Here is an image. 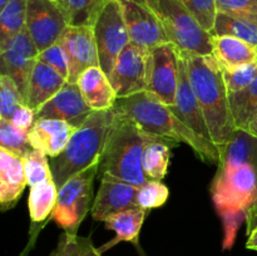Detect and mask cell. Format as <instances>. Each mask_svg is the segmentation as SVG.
<instances>
[{
  "label": "cell",
  "instance_id": "8",
  "mask_svg": "<svg viewBox=\"0 0 257 256\" xmlns=\"http://www.w3.org/2000/svg\"><path fill=\"white\" fill-rule=\"evenodd\" d=\"M99 67L109 77L118 55L131 43L119 0H108L92 25Z\"/></svg>",
  "mask_w": 257,
  "mask_h": 256
},
{
  "label": "cell",
  "instance_id": "2",
  "mask_svg": "<svg viewBox=\"0 0 257 256\" xmlns=\"http://www.w3.org/2000/svg\"><path fill=\"white\" fill-rule=\"evenodd\" d=\"M180 52L186 63L188 79L205 114L212 142L220 150L237 130L222 70L212 54Z\"/></svg>",
  "mask_w": 257,
  "mask_h": 256
},
{
  "label": "cell",
  "instance_id": "15",
  "mask_svg": "<svg viewBox=\"0 0 257 256\" xmlns=\"http://www.w3.org/2000/svg\"><path fill=\"white\" fill-rule=\"evenodd\" d=\"M59 43L69 60V80L77 83L78 78L90 67L99 65L97 44L92 27L69 25L63 33Z\"/></svg>",
  "mask_w": 257,
  "mask_h": 256
},
{
  "label": "cell",
  "instance_id": "39",
  "mask_svg": "<svg viewBox=\"0 0 257 256\" xmlns=\"http://www.w3.org/2000/svg\"><path fill=\"white\" fill-rule=\"evenodd\" d=\"M38 59L54 68L59 74H62L65 79L69 80V60H68V55L64 48L62 47L59 42L40 52Z\"/></svg>",
  "mask_w": 257,
  "mask_h": 256
},
{
  "label": "cell",
  "instance_id": "19",
  "mask_svg": "<svg viewBox=\"0 0 257 256\" xmlns=\"http://www.w3.org/2000/svg\"><path fill=\"white\" fill-rule=\"evenodd\" d=\"M77 84L93 110H108L114 107L117 94L109 77L99 65L84 70L78 78Z\"/></svg>",
  "mask_w": 257,
  "mask_h": 256
},
{
  "label": "cell",
  "instance_id": "40",
  "mask_svg": "<svg viewBox=\"0 0 257 256\" xmlns=\"http://www.w3.org/2000/svg\"><path fill=\"white\" fill-rule=\"evenodd\" d=\"M37 120V113L35 110H33L29 105L22 104L15 113L13 114V117L10 118V122L15 125L19 130L25 131V132H29L30 128L33 127V124Z\"/></svg>",
  "mask_w": 257,
  "mask_h": 256
},
{
  "label": "cell",
  "instance_id": "7",
  "mask_svg": "<svg viewBox=\"0 0 257 256\" xmlns=\"http://www.w3.org/2000/svg\"><path fill=\"white\" fill-rule=\"evenodd\" d=\"M100 160L73 176L58 190L52 217L68 233H78L80 223L93 206V182L99 172Z\"/></svg>",
  "mask_w": 257,
  "mask_h": 256
},
{
  "label": "cell",
  "instance_id": "14",
  "mask_svg": "<svg viewBox=\"0 0 257 256\" xmlns=\"http://www.w3.org/2000/svg\"><path fill=\"white\" fill-rule=\"evenodd\" d=\"M137 186L125 182L109 173H102L99 191L93 201V218L104 222L115 213L137 208Z\"/></svg>",
  "mask_w": 257,
  "mask_h": 256
},
{
  "label": "cell",
  "instance_id": "13",
  "mask_svg": "<svg viewBox=\"0 0 257 256\" xmlns=\"http://www.w3.org/2000/svg\"><path fill=\"white\" fill-rule=\"evenodd\" d=\"M150 57L133 43L118 55L109 75L117 98L130 97L147 89Z\"/></svg>",
  "mask_w": 257,
  "mask_h": 256
},
{
  "label": "cell",
  "instance_id": "18",
  "mask_svg": "<svg viewBox=\"0 0 257 256\" xmlns=\"http://www.w3.org/2000/svg\"><path fill=\"white\" fill-rule=\"evenodd\" d=\"M75 130L77 128L65 120L37 118L28 133V141L33 150L42 151L48 157L53 158L65 150Z\"/></svg>",
  "mask_w": 257,
  "mask_h": 256
},
{
  "label": "cell",
  "instance_id": "46",
  "mask_svg": "<svg viewBox=\"0 0 257 256\" xmlns=\"http://www.w3.org/2000/svg\"><path fill=\"white\" fill-rule=\"evenodd\" d=\"M256 49H257V47H256Z\"/></svg>",
  "mask_w": 257,
  "mask_h": 256
},
{
  "label": "cell",
  "instance_id": "9",
  "mask_svg": "<svg viewBox=\"0 0 257 256\" xmlns=\"http://www.w3.org/2000/svg\"><path fill=\"white\" fill-rule=\"evenodd\" d=\"M27 29L0 42V69L15 82L27 103L30 75L39 57Z\"/></svg>",
  "mask_w": 257,
  "mask_h": 256
},
{
  "label": "cell",
  "instance_id": "32",
  "mask_svg": "<svg viewBox=\"0 0 257 256\" xmlns=\"http://www.w3.org/2000/svg\"><path fill=\"white\" fill-rule=\"evenodd\" d=\"M24 163L25 176L28 185L30 187L53 180L52 168H50L49 158L45 153L38 150H30L22 158Z\"/></svg>",
  "mask_w": 257,
  "mask_h": 256
},
{
  "label": "cell",
  "instance_id": "45",
  "mask_svg": "<svg viewBox=\"0 0 257 256\" xmlns=\"http://www.w3.org/2000/svg\"><path fill=\"white\" fill-rule=\"evenodd\" d=\"M138 2H141V3H143V4H146V3H147V0H138Z\"/></svg>",
  "mask_w": 257,
  "mask_h": 256
},
{
  "label": "cell",
  "instance_id": "5",
  "mask_svg": "<svg viewBox=\"0 0 257 256\" xmlns=\"http://www.w3.org/2000/svg\"><path fill=\"white\" fill-rule=\"evenodd\" d=\"M113 119V108L108 110H94L88 119L74 131L65 150L57 157L50 158L53 181L58 190L73 176L100 160Z\"/></svg>",
  "mask_w": 257,
  "mask_h": 256
},
{
  "label": "cell",
  "instance_id": "44",
  "mask_svg": "<svg viewBox=\"0 0 257 256\" xmlns=\"http://www.w3.org/2000/svg\"><path fill=\"white\" fill-rule=\"evenodd\" d=\"M9 2H10V0H0V10H2L3 8H4L5 5H7Z\"/></svg>",
  "mask_w": 257,
  "mask_h": 256
},
{
  "label": "cell",
  "instance_id": "28",
  "mask_svg": "<svg viewBox=\"0 0 257 256\" xmlns=\"http://www.w3.org/2000/svg\"><path fill=\"white\" fill-rule=\"evenodd\" d=\"M172 143L163 140H155L147 145L143 155V170L148 180L162 181L166 177L170 163Z\"/></svg>",
  "mask_w": 257,
  "mask_h": 256
},
{
  "label": "cell",
  "instance_id": "24",
  "mask_svg": "<svg viewBox=\"0 0 257 256\" xmlns=\"http://www.w3.org/2000/svg\"><path fill=\"white\" fill-rule=\"evenodd\" d=\"M248 163L257 170V138L245 130H236L220 148L218 163Z\"/></svg>",
  "mask_w": 257,
  "mask_h": 256
},
{
  "label": "cell",
  "instance_id": "38",
  "mask_svg": "<svg viewBox=\"0 0 257 256\" xmlns=\"http://www.w3.org/2000/svg\"><path fill=\"white\" fill-rule=\"evenodd\" d=\"M217 12L257 20V0H216Z\"/></svg>",
  "mask_w": 257,
  "mask_h": 256
},
{
  "label": "cell",
  "instance_id": "30",
  "mask_svg": "<svg viewBox=\"0 0 257 256\" xmlns=\"http://www.w3.org/2000/svg\"><path fill=\"white\" fill-rule=\"evenodd\" d=\"M28 0H10L0 10V42L25 29Z\"/></svg>",
  "mask_w": 257,
  "mask_h": 256
},
{
  "label": "cell",
  "instance_id": "26",
  "mask_svg": "<svg viewBox=\"0 0 257 256\" xmlns=\"http://www.w3.org/2000/svg\"><path fill=\"white\" fill-rule=\"evenodd\" d=\"M212 35L238 38L257 47V20L233 17L217 12Z\"/></svg>",
  "mask_w": 257,
  "mask_h": 256
},
{
  "label": "cell",
  "instance_id": "11",
  "mask_svg": "<svg viewBox=\"0 0 257 256\" xmlns=\"http://www.w3.org/2000/svg\"><path fill=\"white\" fill-rule=\"evenodd\" d=\"M180 75V49L171 42L152 50L148 63L147 89L161 102L172 107L176 100Z\"/></svg>",
  "mask_w": 257,
  "mask_h": 256
},
{
  "label": "cell",
  "instance_id": "23",
  "mask_svg": "<svg viewBox=\"0 0 257 256\" xmlns=\"http://www.w3.org/2000/svg\"><path fill=\"white\" fill-rule=\"evenodd\" d=\"M146 218V210L143 208H131V210L122 211L119 213L110 216L104 221L105 227L115 232V237L112 241L107 242L99 247L100 252H104L108 248L113 247L122 241L133 243L135 246H140V232Z\"/></svg>",
  "mask_w": 257,
  "mask_h": 256
},
{
  "label": "cell",
  "instance_id": "43",
  "mask_svg": "<svg viewBox=\"0 0 257 256\" xmlns=\"http://www.w3.org/2000/svg\"><path fill=\"white\" fill-rule=\"evenodd\" d=\"M245 131H247L248 133H251V135L255 136V137L257 138V112H256V114L253 115L252 119H251V122L248 123L247 128H246Z\"/></svg>",
  "mask_w": 257,
  "mask_h": 256
},
{
  "label": "cell",
  "instance_id": "37",
  "mask_svg": "<svg viewBox=\"0 0 257 256\" xmlns=\"http://www.w3.org/2000/svg\"><path fill=\"white\" fill-rule=\"evenodd\" d=\"M182 3L192 13L201 27L212 34L217 15L216 0H182Z\"/></svg>",
  "mask_w": 257,
  "mask_h": 256
},
{
  "label": "cell",
  "instance_id": "6",
  "mask_svg": "<svg viewBox=\"0 0 257 256\" xmlns=\"http://www.w3.org/2000/svg\"><path fill=\"white\" fill-rule=\"evenodd\" d=\"M146 4L160 18L168 42L182 52L212 54V34L201 27L182 0H147Z\"/></svg>",
  "mask_w": 257,
  "mask_h": 256
},
{
  "label": "cell",
  "instance_id": "29",
  "mask_svg": "<svg viewBox=\"0 0 257 256\" xmlns=\"http://www.w3.org/2000/svg\"><path fill=\"white\" fill-rule=\"evenodd\" d=\"M64 10L69 25L92 27L95 17L108 0H57Z\"/></svg>",
  "mask_w": 257,
  "mask_h": 256
},
{
  "label": "cell",
  "instance_id": "10",
  "mask_svg": "<svg viewBox=\"0 0 257 256\" xmlns=\"http://www.w3.org/2000/svg\"><path fill=\"white\" fill-rule=\"evenodd\" d=\"M68 27L67 15L57 0H28L25 29L39 52L59 42Z\"/></svg>",
  "mask_w": 257,
  "mask_h": 256
},
{
  "label": "cell",
  "instance_id": "22",
  "mask_svg": "<svg viewBox=\"0 0 257 256\" xmlns=\"http://www.w3.org/2000/svg\"><path fill=\"white\" fill-rule=\"evenodd\" d=\"M212 55L221 68H233L257 60L255 45L227 35H212Z\"/></svg>",
  "mask_w": 257,
  "mask_h": 256
},
{
  "label": "cell",
  "instance_id": "33",
  "mask_svg": "<svg viewBox=\"0 0 257 256\" xmlns=\"http://www.w3.org/2000/svg\"><path fill=\"white\" fill-rule=\"evenodd\" d=\"M28 133L15 127L9 119H0V148L23 158L33 150L28 141Z\"/></svg>",
  "mask_w": 257,
  "mask_h": 256
},
{
  "label": "cell",
  "instance_id": "21",
  "mask_svg": "<svg viewBox=\"0 0 257 256\" xmlns=\"http://www.w3.org/2000/svg\"><path fill=\"white\" fill-rule=\"evenodd\" d=\"M67 82L68 80L54 68L38 59L30 75L25 104L29 105L37 113L48 100L52 99L67 84Z\"/></svg>",
  "mask_w": 257,
  "mask_h": 256
},
{
  "label": "cell",
  "instance_id": "31",
  "mask_svg": "<svg viewBox=\"0 0 257 256\" xmlns=\"http://www.w3.org/2000/svg\"><path fill=\"white\" fill-rule=\"evenodd\" d=\"M50 256H102V252L93 245L90 237L63 232Z\"/></svg>",
  "mask_w": 257,
  "mask_h": 256
},
{
  "label": "cell",
  "instance_id": "3",
  "mask_svg": "<svg viewBox=\"0 0 257 256\" xmlns=\"http://www.w3.org/2000/svg\"><path fill=\"white\" fill-rule=\"evenodd\" d=\"M211 187L213 203L225 227L223 248H231L246 212L257 202V170L248 163H218Z\"/></svg>",
  "mask_w": 257,
  "mask_h": 256
},
{
  "label": "cell",
  "instance_id": "41",
  "mask_svg": "<svg viewBox=\"0 0 257 256\" xmlns=\"http://www.w3.org/2000/svg\"><path fill=\"white\" fill-rule=\"evenodd\" d=\"M246 225H247V235L257 230V202L253 203L246 212Z\"/></svg>",
  "mask_w": 257,
  "mask_h": 256
},
{
  "label": "cell",
  "instance_id": "27",
  "mask_svg": "<svg viewBox=\"0 0 257 256\" xmlns=\"http://www.w3.org/2000/svg\"><path fill=\"white\" fill-rule=\"evenodd\" d=\"M228 99L236 128L246 130L257 112V77L243 89L228 93Z\"/></svg>",
  "mask_w": 257,
  "mask_h": 256
},
{
  "label": "cell",
  "instance_id": "20",
  "mask_svg": "<svg viewBox=\"0 0 257 256\" xmlns=\"http://www.w3.org/2000/svg\"><path fill=\"white\" fill-rule=\"evenodd\" d=\"M23 160L0 148V203L3 210L12 208L27 187Z\"/></svg>",
  "mask_w": 257,
  "mask_h": 256
},
{
  "label": "cell",
  "instance_id": "36",
  "mask_svg": "<svg viewBox=\"0 0 257 256\" xmlns=\"http://www.w3.org/2000/svg\"><path fill=\"white\" fill-rule=\"evenodd\" d=\"M170 191L162 181L148 180L145 185L138 187L137 203L143 210H152L161 207L167 201Z\"/></svg>",
  "mask_w": 257,
  "mask_h": 256
},
{
  "label": "cell",
  "instance_id": "17",
  "mask_svg": "<svg viewBox=\"0 0 257 256\" xmlns=\"http://www.w3.org/2000/svg\"><path fill=\"white\" fill-rule=\"evenodd\" d=\"M172 112L191 128L193 132L197 133L203 140L212 142L210 130L206 122L205 114L202 112L197 97H196L193 88L188 79L186 63L180 52V75H178V87L176 93L175 104L171 107ZM213 143V142H212Z\"/></svg>",
  "mask_w": 257,
  "mask_h": 256
},
{
  "label": "cell",
  "instance_id": "4",
  "mask_svg": "<svg viewBox=\"0 0 257 256\" xmlns=\"http://www.w3.org/2000/svg\"><path fill=\"white\" fill-rule=\"evenodd\" d=\"M155 140L161 138L148 135L127 114L114 109V119L100 157L99 172L141 187L148 181L143 170V155L148 143Z\"/></svg>",
  "mask_w": 257,
  "mask_h": 256
},
{
  "label": "cell",
  "instance_id": "35",
  "mask_svg": "<svg viewBox=\"0 0 257 256\" xmlns=\"http://www.w3.org/2000/svg\"><path fill=\"white\" fill-rule=\"evenodd\" d=\"M221 70L228 93H235L246 88L255 80L257 77V60L233 68H221Z\"/></svg>",
  "mask_w": 257,
  "mask_h": 256
},
{
  "label": "cell",
  "instance_id": "16",
  "mask_svg": "<svg viewBox=\"0 0 257 256\" xmlns=\"http://www.w3.org/2000/svg\"><path fill=\"white\" fill-rule=\"evenodd\" d=\"M94 110L88 105L77 83L67 84L37 112V118L65 120L78 128Z\"/></svg>",
  "mask_w": 257,
  "mask_h": 256
},
{
  "label": "cell",
  "instance_id": "1",
  "mask_svg": "<svg viewBox=\"0 0 257 256\" xmlns=\"http://www.w3.org/2000/svg\"><path fill=\"white\" fill-rule=\"evenodd\" d=\"M113 108L127 114L148 135L167 141L173 146L180 143L188 145L201 160L207 163L218 165L220 162L217 146L193 132L172 112L170 105L161 102L148 90L118 98Z\"/></svg>",
  "mask_w": 257,
  "mask_h": 256
},
{
  "label": "cell",
  "instance_id": "34",
  "mask_svg": "<svg viewBox=\"0 0 257 256\" xmlns=\"http://www.w3.org/2000/svg\"><path fill=\"white\" fill-rule=\"evenodd\" d=\"M25 104L19 88L14 80L5 74H0V119H9L15 110Z\"/></svg>",
  "mask_w": 257,
  "mask_h": 256
},
{
  "label": "cell",
  "instance_id": "12",
  "mask_svg": "<svg viewBox=\"0 0 257 256\" xmlns=\"http://www.w3.org/2000/svg\"><path fill=\"white\" fill-rule=\"evenodd\" d=\"M131 43L151 55L158 45L168 42L160 18L147 4L138 0H119Z\"/></svg>",
  "mask_w": 257,
  "mask_h": 256
},
{
  "label": "cell",
  "instance_id": "42",
  "mask_svg": "<svg viewBox=\"0 0 257 256\" xmlns=\"http://www.w3.org/2000/svg\"><path fill=\"white\" fill-rule=\"evenodd\" d=\"M247 242H246V247L250 250L257 251V230H253L252 232L248 233Z\"/></svg>",
  "mask_w": 257,
  "mask_h": 256
},
{
  "label": "cell",
  "instance_id": "25",
  "mask_svg": "<svg viewBox=\"0 0 257 256\" xmlns=\"http://www.w3.org/2000/svg\"><path fill=\"white\" fill-rule=\"evenodd\" d=\"M57 200L58 187L53 180L30 187L28 207L33 222L40 223L47 220L50 215L53 216Z\"/></svg>",
  "mask_w": 257,
  "mask_h": 256
}]
</instances>
